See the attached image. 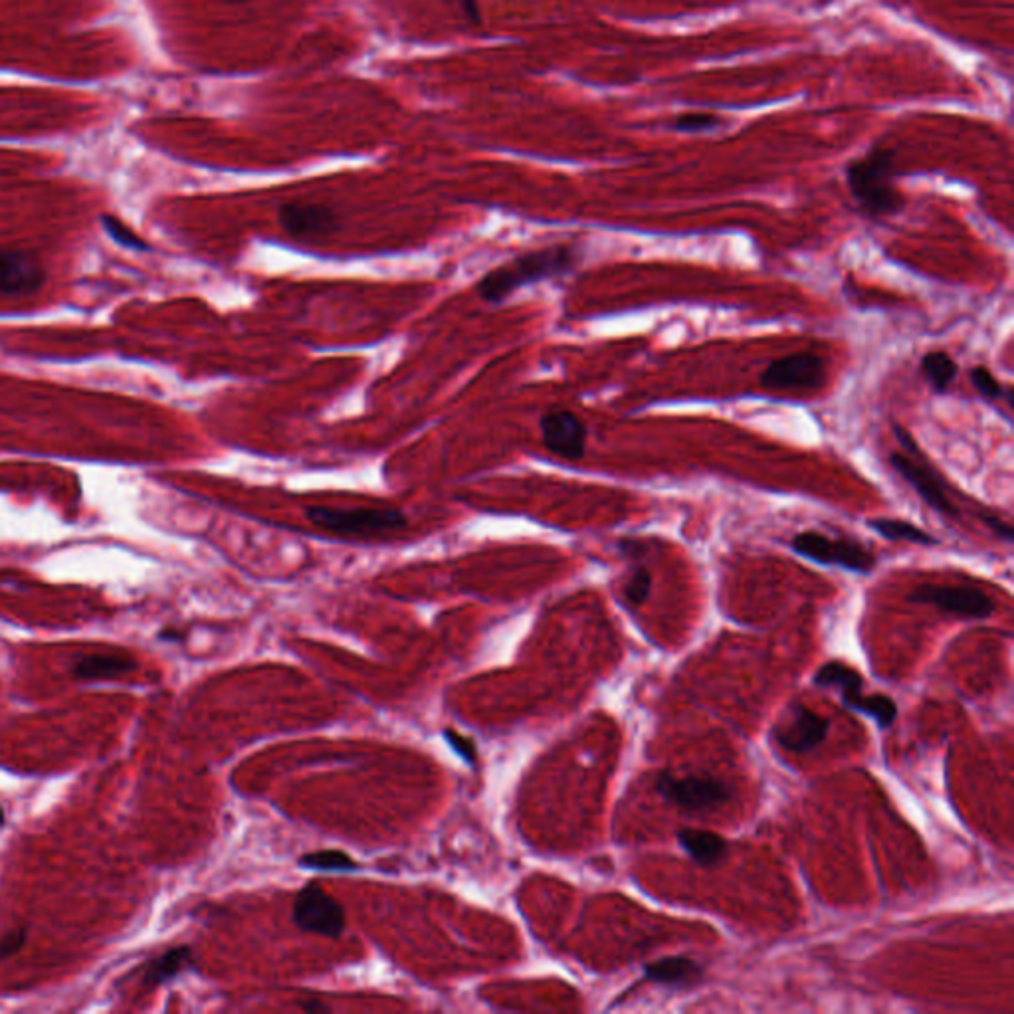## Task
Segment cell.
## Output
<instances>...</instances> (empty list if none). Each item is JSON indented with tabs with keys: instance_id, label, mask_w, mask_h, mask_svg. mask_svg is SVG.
I'll return each instance as SVG.
<instances>
[{
	"instance_id": "cell-3",
	"label": "cell",
	"mask_w": 1014,
	"mask_h": 1014,
	"mask_svg": "<svg viewBox=\"0 0 1014 1014\" xmlns=\"http://www.w3.org/2000/svg\"><path fill=\"white\" fill-rule=\"evenodd\" d=\"M308 521L333 536L371 537L389 536L409 526V517L399 507H327L312 506L305 509Z\"/></svg>"
},
{
	"instance_id": "cell-10",
	"label": "cell",
	"mask_w": 1014,
	"mask_h": 1014,
	"mask_svg": "<svg viewBox=\"0 0 1014 1014\" xmlns=\"http://www.w3.org/2000/svg\"><path fill=\"white\" fill-rule=\"evenodd\" d=\"M539 434L547 452L557 459L576 460L585 459L589 429L585 422L571 410H549L539 420Z\"/></svg>"
},
{
	"instance_id": "cell-31",
	"label": "cell",
	"mask_w": 1014,
	"mask_h": 1014,
	"mask_svg": "<svg viewBox=\"0 0 1014 1014\" xmlns=\"http://www.w3.org/2000/svg\"><path fill=\"white\" fill-rule=\"evenodd\" d=\"M4 822V810L0 809V824Z\"/></svg>"
},
{
	"instance_id": "cell-27",
	"label": "cell",
	"mask_w": 1014,
	"mask_h": 1014,
	"mask_svg": "<svg viewBox=\"0 0 1014 1014\" xmlns=\"http://www.w3.org/2000/svg\"><path fill=\"white\" fill-rule=\"evenodd\" d=\"M981 519H985L986 526L991 527L1001 539L1013 541V527L1008 526V524H1003V521L995 516H981Z\"/></svg>"
},
{
	"instance_id": "cell-20",
	"label": "cell",
	"mask_w": 1014,
	"mask_h": 1014,
	"mask_svg": "<svg viewBox=\"0 0 1014 1014\" xmlns=\"http://www.w3.org/2000/svg\"><path fill=\"white\" fill-rule=\"evenodd\" d=\"M919 369H921V375H924L927 385L931 387L934 392H939V395L949 389V385L957 379V373H959V367L953 362V357H949L943 352L927 353L926 357L921 359Z\"/></svg>"
},
{
	"instance_id": "cell-18",
	"label": "cell",
	"mask_w": 1014,
	"mask_h": 1014,
	"mask_svg": "<svg viewBox=\"0 0 1014 1014\" xmlns=\"http://www.w3.org/2000/svg\"><path fill=\"white\" fill-rule=\"evenodd\" d=\"M191 961H193V949L191 947H173V949H169L166 953L157 957L147 966L143 983H145V986L163 985L166 981H171L173 977L179 975L186 966H191Z\"/></svg>"
},
{
	"instance_id": "cell-29",
	"label": "cell",
	"mask_w": 1014,
	"mask_h": 1014,
	"mask_svg": "<svg viewBox=\"0 0 1014 1014\" xmlns=\"http://www.w3.org/2000/svg\"><path fill=\"white\" fill-rule=\"evenodd\" d=\"M303 1008L308 1013H315V1011H327V1006L322 1005V1003H315V1001H310V1003H303Z\"/></svg>"
},
{
	"instance_id": "cell-23",
	"label": "cell",
	"mask_w": 1014,
	"mask_h": 1014,
	"mask_svg": "<svg viewBox=\"0 0 1014 1014\" xmlns=\"http://www.w3.org/2000/svg\"><path fill=\"white\" fill-rule=\"evenodd\" d=\"M718 123H720L718 116L698 111V114H682L680 118H676L672 127L676 131H683V133H700V131L713 129Z\"/></svg>"
},
{
	"instance_id": "cell-26",
	"label": "cell",
	"mask_w": 1014,
	"mask_h": 1014,
	"mask_svg": "<svg viewBox=\"0 0 1014 1014\" xmlns=\"http://www.w3.org/2000/svg\"><path fill=\"white\" fill-rule=\"evenodd\" d=\"M444 735H446V740H449L450 745H452V747L459 752V755L462 757V759L470 760V763L476 759L474 745H472V742H468L466 737H460L459 733L454 732H446Z\"/></svg>"
},
{
	"instance_id": "cell-14",
	"label": "cell",
	"mask_w": 1014,
	"mask_h": 1014,
	"mask_svg": "<svg viewBox=\"0 0 1014 1014\" xmlns=\"http://www.w3.org/2000/svg\"><path fill=\"white\" fill-rule=\"evenodd\" d=\"M44 282L40 263L29 254L0 248V293H26Z\"/></svg>"
},
{
	"instance_id": "cell-19",
	"label": "cell",
	"mask_w": 1014,
	"mask_h": 1014,
	"mask_svg": "<svg viewBox=\"0 0 1014 1014\" xmlns=\"http://www.w3.org/2000/svg\"><path fill=\"white\" fill-rule=\"evenodd\" d=\"M869 526L878 533L886 537L889 541H907L916 546H936L937 539L929 536L924 529L904 521V519H892V517H878L869 521Z\"/></svg>"
},
{
	"instance_id": "cell-15",
	"label": "cell",
	"mask_w": 1014,
	"mask_h": 1014,
	"mask_svg": "<svg viewBox=\"0 0 1014 1014\" xmlns=\"http://www.w3.org/2000/svg\"><path fill=\"white\" fill-rule=\"evenodd\" d=\"M644 979L658 985L690 989L702 983L703 967L688 957H664L644 967Z\"/></svg>"
},
{
	"instance_id": "cell-11",
	"label": "cell",
	"mask_w": 1014,
	"mask_h": 1014,
	"mask_svg": "<svg viewBox=\"0 0 1014 1014\" xmlns=\"http://www.w3.org/2000/svg\"><path fill=\"white\" fill-rule=\"evenodd\" d=\"M829 727L830 722L827 718L797 702L790 705L783 722L775 725L773 735L783 749L802 755L817 749L820 743L827 740Z\"/></svg>"
},
{
	"instance_id": "cell-22",
	"label": "cell",
	"mask_w": 1014,
	"mask_h": 1014,
	"mask_svg": "<svg viewBox=\"0 0 1014 1014\" xmlns=\"http://www.w3.org/2000/svg\"><path fill=\"white\" fill-rule=\"evenodd\" d=\"M650 586H652L650 571L644 569V567H636L623 593H625V598L630 605L640 606L646 603V598L650 595Z\"/></svg>"
},
{
	"instance_id": "cell-6",
	"label": "cell",
	"mask_w": 1014,
	"mask_h": 1014,
	"mask_svg": "<svg viewBox=\"0 0 1014 1014\" xmlns=\"http://www.w3.org/2000/svg\"><path fill=\"white\" fill-rule=\"evenodd\" d=\"M759 380L773 392H817L824 385V362L817 353H792L770 362Z\"/></svg>"
},
{
	"instance_id": "cell-17",
	"label": "cell",
	"mask_w": 1014,
	"mask_h": 1014,
	"mask_svg": "<svg viewBox=\"0 0 1014 1014\" xmlns=\"http://www.w3.org/2000/svg\"><path fill=\"white\" fill-rule=\"evenodd\" d=\"M678 840L700 866H715L727 854V842L710 830L683 829L678 832Z\"/></svg>"
},
{
	"instance_id": "cell-5",
	"label": "cell",
	"mask_w": 1014,
	"mask_h": 1014,
	"mask_svg": "<svg viewBox=\"0 0 1014 1014\" xmlns=\"http://www.w3.org/2000/svg\"><path fill=\"white\" fill-rule=\"evenodd\" d=\"M795 553L819 565H837L854 573H870L876 567V557L866 547L852 539H832L817 531H802L792 537Z\"/></svg>"
},
{
	"instance_id": "cell-32",
	"label": "cell",
	"mask_w": 1014,
	"mask_h": 1014,
	"mask_svg": "<svg viewBox=\"0 0 1014 1014\" xmlns=\"http://www.w3.org/2000/svg\"><path fill=\"white\" fill-rule=\"evenodd\" d=\"M228 2H250V0H228Z\"/></svg>"
},
{
	"instance_id": "cell-9",
	"label": "cell",
	"mask_w": 1014,
	"mask_h": 1014,
	"mask_svg": "<svg viewBox=\"0 0 1014 1014\" xmlns=\"http://www.w3.org/2000/svg\"><path fill=\"white\" fill-rule=\"evenodd\" d=\"M909 601L963 618H989L996 608L995 601L975 586L924 585L909 595Z\"/></svg>"
},
{
	"instance_id": "cell-4",
	"label": "cell",
	"mask_w": 1014,
	"mask_h": 1014,
	"mask_svg": "<svg viewBox=\"0 0 1014 1014\" xmlns=\"http://www.w3.org/2000/svg\"><path fill=\"white\" fill-rule=\"evenodd\" d=\"M815 683L820 688H834L839 690L840 698L852 712L864 713L876 720L882 730H887L896 722L897 705L892 698L876 693H864V680L856 670L842 662L824 664L815 676Z\"/></svg>"
},
{
	"instance_id": "cell-8",
	"label": "cell",
	"mask_w": 1014,
	"mask_h": 1014,
	"mask_svg": "<svg viewBox=\"0 0 1014 1014\" xmlns=\"http://www.w3.org/2000/svg\"><path fill=\"white\" fill-rule=\"evenodd\" d=\"M656 790L670 805H676L683 810H692V812L718 809L732 797L730 787L722 780L673 777L672 773H662L658 777Z\"/></svg>"
},
{
	"instance_id": "cell-24",
	"label": "cell",
	"mask_w": 1014,
	"mask_h": 1014,
	"mask_svg": "<svg viewBox=\"0 0 1014 1014\" xmlns=\"http://www.w3.org/2000/svg\"><path fill=\"white\" fill-rule=\"evenodd\" d=\"M971 382L983 397L986 399L996 400L1001 399L1005 395V389L999 380L993 377V373L989 371L986 367H975L971 371Z\"/></svg>"
},
{
	"instance_id": "cell-28",
	"label": "cell",
	"mask_w": 1014,
	"mask_h": 1014,
	"mask_svg": "<svg viewBox=\"0 0 1014 1014\" xmlns=\"http://www.w3.org/2000/svg\"><path fill=\"white\" fill-rule=\"evenodd\" d=\"M459 4L460 9L464 10L466 19L474 20V22H479V10L476 0H454Z\"/></svg>"
},
{
	"instance_id": "cell-21",
	"label": "cell",
	"mask_w": 1014,
	"mask_h": 1014,
	"mask_svg": "<svg viewBox=\"0 0 1014 1014\" xmlns=\"http://www.w3.org/2000/svg\"><path fill=\"white\" fill-rule=\"evenodd\" d=\"M300 866L322 870V872H353V870L359 869V864L349 859L342 850H322V852L305 854L300 860Z\"/></svg>"
},
{
	"instance_id": "cell-2",
	"label": "cell",
	"mask_w": 1014,
	"mask_h": 1014,
	"mask_svg": "<svg viewBox=\"0 0 1014 1014\" xmlns=\"http://www.w3.org/2000/svg\"><path fill=\"white\" fill-rule=\"evenodd\" d=\"M850 195L869 216H892L904 208V196L894 185V151L874 147L846 166Z\"/></svg>"
},
{
	"instance_id": "cell-16",
	"label": "cell",
	"mask_w": 1014,
	"mask_h": 1014,
	"mask_svg": "<svg viewBox=\"0 0 1014 1014\" xmlns=\"http://www.w3.org/2000/svg\"><path fill=\"white\" fill-rule=\"evenodd\" d=\"M137 666L136 658L129 654H89L74 664V676L78 680H118L136 672Z\"/></svg>"
},
{
	"instance_id": "cell-30",
	"label": "cell",
	"mask_w": 1014,
	"mask_h": 1014,
	"mask_svg": "<svg viewBox=\"0 0 1014 1014\" xmlns=\"http://www.w3.org/2000/svg\"><path fill=\"white\" fill-rule=\"evenodd\" d=\"M179 634L181 633H169V630H165V633H161V638H163V640H181L183 636H179Z\"/></svg>"
},
{
	"instance_id": "cell-12",
	"label": "cell",
	"mask_w": 1014,
	"mask_h": 1014,
	"mask_svg": "<svg viewBox=\"0 0 1014 1014\" xmlns=\"http://www.w3.org/2000/svg\"><path fill=\"white\" fill-rule=\"evenodd\" d=\"M889 464L911 488L916 489L917 496L924 499L927 506L939 511L941 516L953 517V519L959 517V509L951 499L947 498L946 488L941 486V482L936 478L931 470L907 459L906 454H892Z\"/></svg>"
},
{
	"instance_id": "cell-1",
	"label": "cell",
	"mask_w": 1014,
	"mask_h": 1014,
	"mask_svg": "<svg viewBox=\"0 0 1014 1014\" xmlns=\"http://www.w3.org/2000/svg\"><path fill=\"white\" fill-rule=\"evenodd\" d=\"M576 262L579 252L573 246H551L536 252L521 254L506 266L486 273L476 285V293L484 302L501 303L526 285L565 276L575 268Z\"/></svg>"
},
{
	"instance_id": "cell-7",
	"label": "cell",
	"mask_w": 1014,
	"mask_h": 1014,
	"mask_svg": "<svg viewBox=\"0 0 1014 1014\" xmlns=\"http://www.w3.org/2000/svg\"><path fill=\"white\" fill-rule=\"evenodd\" d=\"M293 924L305 934L335 937L345 931V909L317 882H310L293 899Z\"/></svg>"
},
{
	"instance_id": "cell-25",
	"label": "cell",
	"mask_w": 1014,
	"mask_h": 1014,
	"mask_svg": "<svg viewBox=\"0 0 1014 1014\" xmlns=\"http://www.w3.org/2000/svg\"><path fill=\"white\" fill-rule=\"evenodd\" d=\"M24 943H26V929H14L7 936L0 937V961L19 953Z\"/></svg>"
},
{
	"instance_id": "cell-13",
	"label": "cell",
	"mask_w": 1014,
	"mask_h": 1014,
	"mask_svg": "<svg viewBox=\"0 0 1014 1014\" xmlns=\"http://www.w3.org/2000/svg\"><path fill=\"white\" fill-rule=\"evenodd\" d=\"M278 223L283 233L295 238H317L332 235L339 228L337 215L332 208L313 203H288L278 213Z\"/></svg>"
}]
</instances>
